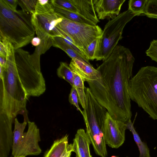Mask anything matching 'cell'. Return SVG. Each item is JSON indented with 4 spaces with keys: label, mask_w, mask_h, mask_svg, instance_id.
I'll use <instances>...</instances> for the list:
<instances>
[{
    "label": "cell",
    "mask_w": 157,
    "mask_h": 157,
    "mask_svg": "<svg viewBox=\"0 0 157 157\" xmlns=\"http://www.w3.org/2000/svg\"><path fill=\"white\" fill-rule=\"evenodd\" d=\"M135 60L128 48L117 45L96 69L100 78L87 82L94 97L111 117L125 123L132 116L128 88Z\"/></svg>",
    "instance_id": "cell-1"
},
{
    "label": "cell",
    "mask_w": 157,
    "mask_h": 157,
    "mask_svg": "<svg viewBox=\"0 0 157 157\" xmlns=\"http://www.w3.org/2000/svg\"><path fill=\"white\" fill-rule=\"evenodd\" d=\"M6 59V67L0 65V114L13 121L18 114L28 119L26 106L29 96L17 73L13 47L7 53Z\"/></svg>",
    "instance_id": "cell-2"
},
{
    "label": "cell",
    "mask_w": 157,
    "mask_h": 157,
    "mask_svg": "<svg viewBox=\"0 0 157 157\" xmlns=\"http://www.w3.org/2000/svg\"><path fill=\"white\" fill-rule=\"evenodd\" d=\"M35 30L31 16L22 10L14 12L0 0V37L7 39L14 49L28 44Z\"/></svg>",
    "instance_id": "cell-3"
},
{
    "label": "cell",
    "mask_w": 157,
    "mask_h": 157,
    "mask_svg": "<svg viewBox=\"0 0 157 157\" xmlns=\"http://www.w3.org/2000/svg\"><path fill=\"white\" fill-rule=\"evenodd\" d=\"M128 92L131 100L157 120V67H141L131 79Z\"/></svg>",
    "instance_id": "cell-4"
},
{
    "label": "cell",
    "mask_w": 157,
    "mask_h": 157,
    "mask_svg": "<svg viewBox=\"0 0 157 157\" xmlns=\"http://www.w3.org/2000/svg\"><path fill=\"white\" fill-rule=\"evenodd\" d=\"M62 19L56 13L50 3L43 5L37 2L35 12L31 15V20L37 37L41 40V54L52 46V38L63 37L56 26Z\"/></svg>",
    "instance_id": "cell-5"
},
{
    "label": "cell",
    "mask_w": 157,
    "mask_h": 157,
    "mask_svg": "<svg viewBox=\"0 0 157 157\" xmlns=\"http://www.w3.org/2000/svg\"><path fill=\"white\" fill-rule=\"evenodd\" d=\"M136 14L129 10L109 20L99 38L94 54L96 60L107 59L111 55L119 41L122 38L124 29Z\"/></svg>",
    "instance_id": "cell-6"
},
{
    "label": "cell",
    "mask_w": 157,
    "mask_h": 157,
    "mask_svg": "<svg viewBox=\"0 0 157 157\" xmlns=\"http://www.w3.org/2000/svg\"><path fill=\"white\" fill-rule=\"evenodd\" d=\"M12 155L14 157L38 155L42 151L38 142L40 140L39 129L34 122L24 120L20 123L14 119Z\"/></svg>",
    "instance_id": "cell-7"
},
{
    "label": "cell",
    "mask_w": 157,
    "mask_h": 157,
    "mask_svg": "<svg viewBox=\"0 0 157 157\" xmlns=\"http://www.w3.org/2000/svg\"><path fill=\"white\" fill-rule=\"evenodd\" d=\"M29 53L21 48L14 49V56L17 73L28 94L39 97L45 91L44 79L29 60Z\"/></svg>",
    "instance_id": "cell-8"
},
{
    "label": "cell",
    "mask_w": 157,
    "mask_h": 157,
    "mask_svg": "<svg viewBox=\"0 0 157 157\" xmlns=\"http://www.w3.org/2000/svg\"><path fill=\"white\" fill-rule=\"evenodd\" d=\"M56 26L70 37L75 45L85 54L87 47L94 40L100 37L103 31L97 25H92L80 23L63 17Z\"/></svg>",
    "instance_id": "cell-9"
},
{
    "label": "cell",
    "mask_w": 157,
    "mask_h": 157,
    "mask_svg": "<svg viewBox=\"0 0 157 157\" xmlns=\"http://www.w3.org/2000/svg\"><path fill=\"white\" fill-rule=\"evenodd\" d=\"M105 118L102 116L93 114L84 119L86 132L95 153L101 157H107L108 155L104 134Z\"/></svg>",
    "instance_id": "cell-10"
},
{
    "label": "cell",
    "mask_w": 157,
    "mask_h": 157,
    "mask_svg": "<svg viewBox=\"0 0 157 157\" xmlns=\"http://www.w3.org/2000/svg\"><path fill=\"white\" fill-rule=\"evenodd\" d=\"M125 123L113 119L107 112L105 121L104 134L106 144L112 148H117L124 143Z\"/></svg>",
    "instance_id": "cell-11"
},
{
    "label": "cell",
    "mask_w": 157,
    "mask_h": 157,
    "mask_svg": "<svg viewBox=\"0 0 157 157\" xmlns=\"http://www.w3.org/2000/svg\"><path fill=\"white\" fill-rule=\"evenodd\" d=\"M13 121L3 114H0V157H8L12 149Z\"/></svg>",
    "instance_id": "cell-12"
},
{
    "label": "cell",
    "mask_w": 157,
    "mask_h": 157,
    "mask_svg": "<svg viewBox=\"0 0 157 157\" xmlns=\"http://www.w3.org/2000/svg\"><path fill=\"white\" fill-rule=\"evenodd\" d=\"M125 0H93L95 11L99 19H113L120 14Z\"/></svg>",
    "instance_id": "cell-13"
},
{
    "label": "cell",
    "mask_w": 157,
    "mask_h": 157,
    "mask_svg": "<svg viewBox=\"0 0 157 157\" xmlns=\"http://www.w3.org/2000/svg\"><path fill=\"white\" fill-rule=\"evenodd\" d=\"M69 65L72 71L85 81L90 82L100 78L98 71L84 60L77 58L72 59Z\"/></svg>",
    "instance_id": "cell-14"
},
{
    "label": "cell",
    "mask_w": 157,
    "mask_h": 157,
    "mask_svg": "<svg viewBox=\"0 0 157 157\" xmlns=\"http://www.w3.org/2000/svg\"><path fill=\"white\" fill-rule=\"evenodd\" d=\"M91 142L85 130L78 129L73 140L72 144L76 157H92L90 146Z\"/></svg>",
    "instance_id": "cell-15"
},
{
    "label": "cell",
    "mask_w": 157,
    "mask_h": 157,
    "mask_svg": "<svg viewBox=\"0 0 157 157\" xmlns=\"http://www.w3.org/2000/svg\"><path fill=\"white\" fill-rule=\"evenodd\" d=\"M79 15L92 21L96 25L99 21L95 13L93 0H71Z\"/></svg>",
    "instance_id": "cell-16"
},
{
    "label": "cell",
    "mask_w": 157,
    "mask_h": 157,
    "mask_svg": "<svg viewBox=\"0 0 157 157\" xmlns=\"http://www.w3.org/2000/svg\"><path fill=\"white\" fill-rule=\"evenodd\" d=\"M53 6L56 13L63 18L80 23L92 25H97L92 21L77 13L59 7L54 6Z\"/></svg>",
    "instance_id": "cell-17"
},
{
    "label": "cell",
    "mask_w": 157,
    "mask_h": 157,
    "mask_svg": "<svg viewBox=\"0 0 157 157\" xmlns=\"http://www.w3.org/2000/svg\"><path fill=\"white\" fill-rule=\"evenodd\" d=\"M68 136L66 134L61 138L55 140L44 157H60L68 144Z\"/></svg>",
    "instance_id": "cell-18"
},
{
    "label": "cell",
    "mask_w": 157,
    "mask_h": 157,
    "mask_svg": "<svg viewBox=\"0 0 157 157\" xmlns=\"http://www.w3.org/2000/svg\"><path fill=\"white\" fill-rule=\"evenodd\" d=\"M125 123L127 129L129 130L132 132L134 140L140 152L139 157H150L149 148L146 144L141 140L131 119L129 120Z\"/></svg>",
    "instance_id": "cell-19"
},
{
    "label": "cell",
    "mask_w": 157,
    "mask_h": 157,
    "mask_svg": "<svg viewBox=\"0 0 157 157\" xmlns=\"http://www.w3.org/2000/svg\"><path fill=\"white\" fill-rule=\"evenodd\" d=\"M52 39V46L62 50L72 59L77 58L85 60L78 52L66 43L62 37H56Z\"/></svg>",
    "instance_id": "cell-20"
},
{
    "label": "cell",
    "mask_w": 157,
    "mask_h": 157,
    "mask_svg": "<svg viewBox=\"0 0 157 157\" xmlns=\"http://www.w3.org/2000/svg\"><path fill=\"white\" fill-rule=\"evenodd\" d=\"M84 81L80 77L73 72V86L76 90L78 101L83 109L85 108L86 102L85 87L84 84Z\"/></svg>",
    "instance_id": "cell-21"
},
{
    "label": "cell",
    "mask_w": 157,
    "mask_h": 157,
    "mask_svg": "<svg viewBox=\"0 0 157 157\" xmlns=\"http://www.w3.org/2000/svg\"><path fill=\"white\" fill-rule=\"evenodd\" d=\"M57 74L60 78H63L73 86V72L66 63L60 62L57 70Z\"/></svg>",
    "instance_id": "cell-22"
},
{
    "label": "cell",
    "mask_w": 157,
    "mask_h": 157,
    "mask_svg": "<svg viewBox=\"0 0 157 157\" xmlns=\"http://www.w3.org/2000/svg\"><path fill=\"white\" fill-rule=\"evenodd\" d=\"M148 0H130L128 10L137 16L144 13Z\"/></svg>",
    "instance_id": "cell-23"
},
{
    "label": "cell",
    "mask_w": 157,
    "mask_h": 157,
    "mask_svg": "<svg viewBox=\"0 0 157 157\" xmlns=\"http://www.w3.org/2000/svg\"><path fill=\"white\" fill-rule=\"evenodd\" d=\"M50 2L53 6L59 7L78 14L76 8L71 0H51Z\"/></svg>",
    "instance_id": "cell-24"
},
{
    "label": "cell",
    "mask_w": 157,
    "mask_h": 157,
    "mask_svg": "<svg viewBox=\"0 0 157 157\" xmlns=\"http://www.w3.org/2000/svg\"><path fill=\"white\" fill-rule=\"evenodd\" d=\"M17 2L23 12L31 15L35 12L38 0H17Z\"/></svg>",
    "instance_id": "cell-25"
},
{
    "label": "cell",
    "mask_w": 157,
    "mask_h": 157,
    "mask_svg": "<svg viewBox=\"0 0 157 157\" xmlns=\"http://www.w3.org/2000/svg\"><path fill=\"white\" fill-rule=\"evenodd\" d=\"M143 14L148 17L157 19V0H148Z\"/></svg>",
    "instance_id": "cell-26"
},
{
    "label": "cell",
    "mask_w": 157,
    "mask_h": 157,
    "mask_svg": "<svg viewBox=\"0 0 157 157\" xmlns=\"http://www.w3.org/2000/svg\"><path fill=\"white\" fill-rule=\"evenodd\" d=\"M40 46L36 47L34 52L32 55H29V60L34 67L39 73H41L40 64V57L41 54Z\"/></svg>",
    "instance_id": "cell-27"
},
{
    "label": "cell",
    "mask_w": 157,
    "mask_h": 157,
    "mask_svg": "<svg viewBox=\"0 0 157 157\" xmlns=\"http://www.w3.org/2000/svg\"><path fill=\"white\" fill-rule=\"evenodd\" d=\"M147 56L157 63V40H153L145 52Z\"/></svg>",
    "instance_id": "cell-28"
},
{
    "label": "cell",
    "mask_w": 157,
    "mask_h": 157,
    "mask_svg": "<svg viewBox=\"0 0 157 157\" xmlns=\"http://www.w3.org/2000/svg\"><path fill=\"white\" fill-rule=\"evenodd\" d=\"M94 40L86 48L85 53L89 60L94 59V54L99 38Z\"/></svg>",
    "instance_id": "cell-29"
},
{
    "label": "cell",
    "mask_w": 157,
    "mask_h": 157,
    "mask_svg": "<svg viewBox=\"0 0 157 157\" xmlns=\"http://www.w3.org/2000/svg\"><path fill=\"white\" fill-rule=\"evenodd\" d=\"M68 99L69 102L75 106L82 114V111L81 110L78 105L79 101L76 89L73 86H72Z\"/></svg>",
    "instance_id": "cell-30"
},
{
    "label": "cell",
    "mask_w": 157,
    "mask_h": 157,
    "mask_svg": "<svg viewBox=\"0 0 157 157\" xmlns=\"http://www.w3.org/2000/svg\"><path fill=\"white\" fill-rule=\"evenodd\" d=\"M6 5L12 10L16 12V8L18 4L17 0H3Z\"/></svg>",
    "instance_id": "cell-31"
},
{
    "label": "cell",
    "mask_w": 157,
    "mask_h": 157,
    "mask_svg": "<svg viewBox=\"0 0 157 157\" xmlns=\"http://www.w3.org/2000/svg\"><path fill=\"white\" fill-rule=\"evenodd\" d=\"M72 144H68L65 151L60 157H70L72 152H74Z\"/></svg>",
    "instance_id": "cell-32"
},
{
    "label": "cell",
    "mask_w": 157,
    "mask_h": 157,
    "mask_svg": "<svg viewBox=\"0 0 157 157\" xmlns=\"http://www.w3.org/2000/svg\"><path fill=\"white\" fill-rule=\"evenodd\" d=\"M31 42L33 45L37 47L40 44L41 40L37 37H35L32 40Z\"/></svg>",
    "instance_id": "cell-33"
},
{
    "label": "cell",
    "mask_w": 157,
    "mask_h": 157,
    "mask_svg": "<svg viewBox=\"0 0 157 157\" xmlns=\"http://www.w3.org/2000/svg\"><path fill=\"white\" fill-rule=\"evenodd\" d=\"M6 59L2 56L0 55V65L5 67L6 65Z\"/></svg>",
    "instance_id": "cell-34"
},
{
    "label": "cell",
    "mask_w": 157,
    "mask_h": 157,
    "mask_svg": "<svg viewBox=\"0 0 157 157\" xmlns=\"http://www.w3.org/2000/svg\"><path fill=\"white\" fill-rule=\"evenodd\" d=\"M49 1L48 0H38V2L41 5H45Z\"/></svg>",
    "instance_id": "cell-35"
},
{
    "label": "cell",
    "mask_w": 157,
    "mask_h": 157,
    "mask_svg": "<svg viewBox=\"0 0 157 157\" xmlns=\"http://www.w3.org/2000/svg\"><path fill=\"white\" fill-rule=\"evenodd\" d=\"M111 157H119L117 156H115V155H113V156H112Z\"/></svg>",
    "instance_id": "cell-36"
},
{
    "label": "cell",
    "mask_w": 157,
    "mask_h": 157,
    "mask_svg": "<svg viewBox=\"0 0 157 157\" xmlns=\"http://www.w3.org/2000/svg\"><path fill=\"white\" fill-rule=\"evenodd\" d=\"M14 157L13 156V157ZM25 157L24 156H19V157Z\"/></svg>",
    "instance_id": "cell-37"
},
{
    "label": "cell",
    "mask_w": 157,
    "mask_h": 157,
    "mask_svg": "<svg viewBox=\"0 0 157 157\" xmlns=\"http://www.w3.org/2000/svg\"><path fill=\"white\" fill-rule=\"evenodd\" d=\"M126 157H128V156H127Z\"/></svg>",
    "instance_id": "cell-38"
}]
</instances>
